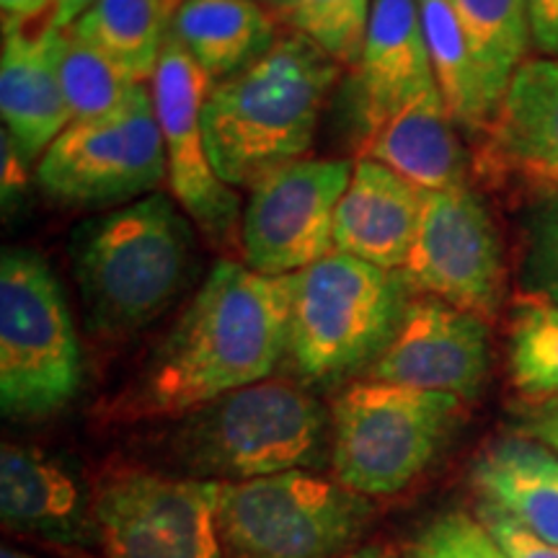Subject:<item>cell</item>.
<instances>
[{"label": "cell", "instance_id": "6da1fadb", "mask_svg": "<svg viewBox=\"0 0 558 558\" xmlns=\"http://www.w3.org/2000/svg\"><path fill=\"white\" fill-rule=\"evenodd\" d=\"M288 354V284L241 262L215 264L130 393L128 416H184L271 378Z\"/></svg>", "mask_w": 558, "mask_h": 558}, {"label": "cell", "instance_id": "7a4b0ae2", "mask_svg": "<svg viewBox=\"0 0 558 558\" xmlns=\"http://www.w3.org/2000/svg\"><path fill=\"white\" fill-rule=\"evenodd\" d=\"M337 75L329 54L290 34L241 73L213 83L202 130L218 177L233 190H251L303 160Z\"/></svg>", "mask_w": 558, "mask_h": 558}, {"label": "cell", "instance_id": "3957f363", "mask_svg": "<svg viewBox=\"0 0 558 558\" xmlns=\"http://www.w3.org/2000/svg\"><path fill=\"white\" fill-rule=\"evenodd\" d=\"M192 248V222L163 194L83 222L70 259L88 331L120 339L148 326L184 288Z\"/></svg>", "mask_w": 558, "mask_h": 558}, {"label": "cell", "instance_id": "277c9868", "mask_svg": "<svg viewBox=\"0 0 558 558\" xmlns=\"http://www.w3.org/2000/svg\"><path fill=\"white\" fill-rule=\"evenodd\" d=\"M171 448L202 481L316 471L331 460V414L303 386L267 378L181 416Z\"/></svg>", "mask_w": 558, "mask_h": 558}, {"label": "cell", "instance_id": "5b68a950", "mask_svg": "<svg viewBox=\"0 0 558 558\" xmlns=\"http://www.w3.org/2000/svg\"><path fill=\"white\" fill-rule=\"evenodd\" d=\"M284 360L300 380L320 388L373 367L409 308L401 271L378 269L339 251L284 277Z\"/></svg>", "mask_w": 558, "mask_h": 558}, {"label": "cell", "instance_id": "8992f818", "mask_svg": "<svg viewBox=\"0 0 558 558\" xmlns=\"http://www.w3.org/2000/svg\"><path fill=\"white\" fill-rule=\"evenodd\" d=\"M463 401L393 383L347 386L331 407L333 478L362 497H393L439 456Z\"/></svg>", "mask_w": 558, "mask_h": 558}, {"label": "cell", "instance_id": "52a82bcc", "mask_svg": "<svg viewBox=\"0 0 558 558\" xmlns=\"http://www.w3.org/2000/svg\"><path fill=\"white\" fill-rule=\"evenodd\" d=\"M215 512L228 558H341L373 520V501L337 478L290 471L215 481Z\"/></svg>", "mask_w": 558, "mask_h": 558}, {"label": "cell", "instance_id": "ba28073f", "mask_svg": "<svg viewBox=\"0 0 558 558\" xmlns=\"http://www.w3.org/2000/svg\"><path fill=\"white\" fill-rule=\"evenodd\" d=\"M83 380L81 347L65 292L39 254L0 256V409L41 418L65 409Z\"/></svg>", "mask_w": 558, "mask_h": 558}, {"label": "cell", "instance_id": "9c48e42d", "mask_svg": "<svg viewBox=\"0 0 558 558\" xmlns=\"http://www.w3.org/2000/svg\"><path fill=\"white\" fill-rule=\"evenodd\" d=\"M153 90L140 83L111 114L70 122L37 160V184L70 207H104L148 197L169 179Z\"/></svg>", "mask_w": 558, "mask_h": 558}, {"label": "cell", "instance_id": "30bf717a", "mask_svg": "<svg viewBox=\"0 0 558 558\" xmlns=\"http://www.w3.org/2000/svg\"><path fill=\"white\" fill-rule=\"evenodd\" d=\"M99 546L107 558H228L215 481L120 471L94 497Z\"/></svg>", "mask_w": 558, "mask_h": 558}, {"label": "cell", "instance_id": "8fae6325", "mask_svg": "<svg viewBox=\"0 0 558 558\" xmlns=\"http://www.w3.org/2000/svg\"><path fill=\"white\" fill-rule=\"evenodd\" d=\"M352 171L344 158H303L251 186L241 215L243 264L290 277L333 254V220Z\"/></svg>", "mask_w": 558, "mask_h": 558}, {"label": "cell", "instance_id": "7c38bea8", "mask_svg": "<svg viewBox=\"0 0 558 558\" xmlns=\"http://www.w3.org/2000/svg\"><path fill=\"white\" fill-rule=\"evenodd\" d=\"M401 277L424 298L484 318L497 313L505 298V251L497 222L469 184L424 194Z\"/></svg>", "mask_w": 558, "mask_h": 558}, {"label": "cell", "instance_id": "4fadbf2b", "mask_svg": "<svg viewBox=\"0 0 558 558\" xmlns=\"http://www.w3.org/2000/svg\"><path fill=\"white\" fill-rule=\"evenodd\" d=\"M213 81L192 54L169 37L153 75V104L163 132L169 186L186 218L213 241H228L241 220V199L209 160L202 107Z\"/></svg>", "mask_w": 558, "mask_h": 558}, {"label": "cell", "instance_id": "5bb4252c", "mask_svg": "<svg viewBox=\"0 0 558 558\" xmlns=\"http://www.w3.org/2000/svg\"><path fill=\"white\" fill-rule=\"evenodd\" d=\"M488 373V326L478 313L435 298L411 300L367 380L473 399Z\"/></svg>", "mask_w": 558, "mask_h": 558}, {"label": "cell", "instance_id": "9a60e30c", "mask_svg": "<svg viewBox=\"0 0 558 558\" xmlns=\"http://www.w3.org/2000/svg\"><path fill=\"white\" fill-rule=\"evenodd\" d=\"M429 88H437V81L418 0H375L347 90L360 143Z\"/></svg>", "mask_w": 558, "mask_h": 558}, {"label": "cell", "instance_id": "2e32d148", "mask_svg": "<svg viewBox=\"0 0 558 558\" xmlns=\"http://www.w3.org/2000/svg\"><path fill=\"white\" fill-rule=\"evenodd\" d=\"M29 26L3 21L0 117L3 132L21 156L39 160L70 128L73 117L60 81L58 32L50 24L37 32Z\"/></svg>", "mask_w": 558, "mask_h": 558}, {"label": "cell", "instance_id": "e0dca14e", "mask_svg": "<svg viewBox=\"0 0 558 558\" xmlns=\"http://www.w3.org/2000/svg\"><path fill=\"white\" fill-rule=\"evenodd\" d=\"M0 518L16 533L68 548L99 546L94 501L58 458L29 445L0 450Z\"/></svg>", "mask_w": 558, "mask_h": 558}, {"label": "cell", "instance_id": "ac0fdd59", "mask_svg": "<svg viewBox=\"0 0 558 558\" xmlns=\"http://www.w3.org/2000/svg\"><path fill=\"white\" fill-rule=\"evenodd\" d=\"M424 192L369 158L354 160L333 220V251L401 271L414 243Z\"/></svg>", "mask_w": 558, "mask_h": 558}, {"label": "cell", "instance_id": "d6986e66", "mask_svg": "<svg viewBox=\"0 0 558 558\" xmlns=\"http://www.w3.org/2000/svg\"><path fill=\"white\" fill-rule=\"evenodd\" d=\"M501 169L558 192V58L522 62L488 124Z\"/></svg>", "mask_w": 558, "mask_h": 558}, {"label": "cell", "instance_id": "ffe728a7", "mask_svg": "<svg viewBox=\"0 0 558 558\" xmlns=\"http://www.w3.org/2000/svg\"><path fill=\"white\" fill-rule=\"evenodd\" d=\"M471 486L478 507L558 546V452L527 435L501 437L473 460Z\"/></svg>", "mask_w": 558, "mask_h": 558}, {"label": "cell", "instance_id": "44dd1931", "mask_svg": "<svg viewBox=\"0 0 558 558\" xmlns=\"http://www.w3.org/2000/svg\"><path fill=\"white\" fill-rule=\"evenodd\" d=\"M360 158L386 166L416 190L448 192L465 186L469 153L458 137L439 88L418 94L362 143Z\"/></svg>", "mask_w": 558, "mask_h": 558}, {"label": "cell", "instance_id": "7402d4cb", "mask_svg": "<svg viewBox=\"0 0 558 558\" xmlns=\"http://www.w3.org/2000/svg\"><path fill=\"white\" fill-rule=\"evenodd\" d=\"M171 37L220 83L275 47L277 21L254 0H179Z\"/></svg>", "mask_w": 558, "mask_h": 558}, {"label": "cell", "instance_id": "603a6c76", "mask_svg": "<svg viewBox=\"0 0 558 558\" xmlns=\"http://www.w3.org/2000/svg\"><path fill=\"white\" fill-rule=\"evenodd\" d=\"M177 5L179 0H99L73 32L145 83L156 75Z\"/></svg>", "mask_w": 558, "mask_h": 558}, {"label": "cell", "instance_id": "cb8c5ba5", "mask_svg": "<svg viewBox=\"0 0 558 558\" xmlns=\"http://www.w3.org/2000/svg\"><path fill=\"white\" fill-rule=\"evenodd\" d=\"M476 62L492 117L533 45L527 0H448Z\"/></svg>", "mask_w": 558, "mask_h": 558}, {"label": "cell", "instance_id": "d4e9b609", "mask_svg": "<svg viewBox=\"0 0 558 558\" xmlns=\"http://www.w3.org/2000/svg\"><path fill=\"white\" fill-rule=\"evenodd\" d=\"M422 13L424 37H427L432 70L448 107L452 122L460 130L481 132L492 124V109H488L484 86L476 62H473L471 47L460 29L456 11L448 0H418Z\"/></svg>", "mask_w": 558, "mask_h": 558}, {"label": "cell", "instance_id": "484cf974", "mask_svg": "<svg viewBox=\"0 0 558 558\" xmlns=\"http://www.w3.org/2000/svg\"><path fill=\"white\" fill-rule=\"evenodd\" d=\"M58 65L73 122L111 114L140 86L128 70L73 29L58 32Z\"/></svg>", "mask_w": 558, "mask_h": 558}, {"label": "cell", "instance_id": "4316f807", "mask_svg": "<svg viewBox=\"0 0 558 558\" xmlns=\"http://www.w3.org/2000/svg\"><path fill=\"white\" fill-rule=\"evenodd\" d=\"M509 373L530 403L558 401V305L530 298L514 308Z\"/></svg>", "mask_w": 558, "mask_h": 558}, {"label": "cell", "instance_id": "83f0119b", "mask_svg": "<svg viewBox=\"0 0 558 558\" xmlns=\"http://www.w3.org/2000/svg\"><path fill=\"white\" fill-rule=\"evenodd\" d=\"M375 0H271L277 19L337 65H357Z\"/></svg>", "mask_w": 558, "mask_h": 558}, {"label": "cell", "instance_id": "f1b7e54d", "mask_svg": "<svg viewBox=\"0 0 558 558\" xmlns=\"http://www.w3.org/2000/svg\"><path fill=\"white\" fill-rule=\"evenodd\" d=\"M520 269L530 298L558 305V192L543 194L527 209Z\"/></svg>", "mask_w": 558, "mask_h": 558}, {"label": "cell", "instance_id": "f546056e", "mask_svg": "<svg viewBox=\"0 0 558 558\" xmlns=\"http://www.w3.org/2000/svg\"><path fill=\"white\" fill-rule=\"evenodd\" d=\"M403 558H509L484 522L460 509L432 518L414 535Z\"/></svg>", "mask_w": 558, "mask_h": 558}, {"label": "cell", "instance_id": "4dcf8cb0", "mask_svg": "<svg viewBox=\"0 0 558 558\" xmlns=\"http://www.w3.org/2000/svg\"><path fill=\"white\" fill-rule=\"evenodd\" d=\"M478 520L484 522V527L509 558H558V546L538 541L533 533H527L525 527H520L518 522L505 518V514L478 507Z\"/></svg>", "mask_w": 558, "mask_h": 558}, {"label": "cell", "instance_id": "1f68e13d", "mask_svg": "<svg viewBox=\"0 0 558 558\" xmlns=\"http://www.w3.org/2000/svg\"><path fill=\"white\" fill-rule=\"evenodd\" d=\"M533 47L543 58H558V0H527Z\"/></svg>", "mask_w": 558, "mask_h": 558}, {"label": "cell", "instance_id": "d6a6232c", "mask_svg": "<svg viewBox=\"0 0 558 558\" xmlns=\"http://www.w3.org/2000/svg\"><path fill=\"white\" fill-rule=\"evenodd\" d=\"M522 435L538 439L554 452H558V401L530 403L522 414Z\"/></svg>", "mask_w": 558, "mask_h": 558}, {"label": "cell", "instance_id": "836d02e7", "mask_svg": "<svg viewBox=\"0 0 558 558\" xmlns=\"http://www.w3.org/2000/svg\"><path fill=\"white\" fill-rule=\"evenodd\" d=\"M54 0H0L3 21H16V24H32L39 16L50 19Z\"/></svg>", "mask_w": 558, "mask_h": 558}, {"label": "cell", "instance_id": "e575fe53", "mask_svg": "<svg viewBox=\"0 0 558 558\" xmlns=\"http://www.w3.org/2000/svg\"><path fill=\"white\" fill-rule=\"evenodd\" d=\"M99 0H54V9L47 19V24L52 26L54 32H68L78 24L83 13H88Z\"/></svg>", "mask_w": 558, "mask_h": 558}, {"label": "cell", "instance_id": "d590c367", "mask_svg": "<svg viewBox=\"0 0 558 558\" xmlns=\"http://www.w3.org/2000/svg\"><path fill=\"white\" fill-rule=\"evenodd\" d=\"M341 558H401V556L388 546H365V548L349 550V554Z\"/></svg>", "mask_w": 558, "mask_h": 558}, {"label": "cell", "instance_id": "8d00e7d4", "mask_svg": "<svg viewBox=\"0 0 558 558\" xmlns=\"http://www.w3.org/2000/svg\"><path fill=\"white\" fill-rule=\"evenodd\" d=\"M0 558H34V556L24 554V550H16V548H9V546H5L3 550H0Z\"/></svg>", "mask_w": 558, "mask_h": 558}]
</instances>
